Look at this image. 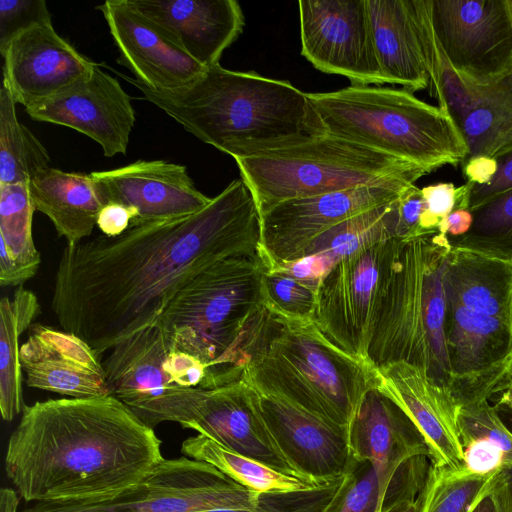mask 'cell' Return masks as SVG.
<instances>
[{
    "mask_svg": "<svg viewBox=\"0 0 512 512\" xmlns=\"http://www.w3.org/2000/svg\"><path fill=\"white\" fill-rule=\"evenodd\" d=\"M261 216L248 186L233 180L196 213L130 226L63 249L52 310L62 329L98 355L158 321L197 274L234 256L260 255Z\"/></svg>",
    "mask_w": 512,
    "mask_h": 512,
    "instance_id": "cell-1",
    "label": "cell"
},
{
    "mask_svg": "<svg viewBox=\"0 0 512 512\" xmlns=\"http://www.w3.org/2000/svg\"><path fill=\"white\" fill-rule=\"evenodd\" d=\"M163 459L154 429L107 395L25 405L4 468L25 501L49 502L122 490Z\"/></svg>",
    "mask_w": 512,
    "mask_h": 512,
    "instance_id": "cell-2",
    "label": "cell"
},
{
    "mask_svg": "<svg viewBox=\"0 0 512 512\" xmlns=\"http://www.w3.org/2000/svg\"><path fill=\"white\" fill-rule=\"evenodd\" d=\"M145 99L195 137L235 158L296 145L325 134L308 93L288 81L220 64L175 90H154L123 76Z\"/></svg>",
    "mask_w": 512,
    "mask_h": 512,
    "instance_id": "cell-3",
    "label": "cell"
},
{
    "mask_svg": "<svg viewBox=\"0 0 512 512\" xmlns=\"http://www.w3.org/2000/svg\"><path fill=\"white\" fill-rule=\"evenodd\" d=\"M242 380L257 392L282 399L349 430L376 368L332 344L313 320L280 316L265 307L249 346Z\"/></svg>",
    "mask_w": 512,
    "mask_h": 512,
    "instance_id": "cell-4",
    "label": "cell"
},
{
    "mask_svg": "<svg viewBox=\"0 0 512 512\" xmlns=\"http://www.w3.org/2000/svg\"><path fill=\"white\" fill-rule=\"evenodd\" d=\"M260 255L234 256L207 267L170 300L158 319L172 351L206 367L201 388L242 379L248 349L264 310Z\"/></svg>",
    "mask_w": 512,
    "mask_h": 512,
    "instance_id": "cell-5",
    "label": "cell"
},
{
    "mask_svg": "<svg viewBox=\"0 0 512 512\" xmlns=\"http://www.w3.org/2000/svg\"><path fill=\"white\" fill-rule=\"evenodd\" d=\"M450 249L440 232L397 240L367 352L374 367L406 362L447 392L444 275Z\"/></svg>",
    "mask_w": 512,
    "mask_h": 512,
    "instance_id": "cell-6",
    "label": "cell"
},
{
    "mask_svg": "<svg viewBox=\"0 0 512 512\" xmlns=\"http://www.w3.org/2000/svg\"><path fill=\"white\" fill-rule=\"evenodd\" d=\"M327 134L425 168L464 163L468 148L446 110L406 89L350 85L308 93Z\"/></svg>",
    "mask_w": 512,
    "mask_h": 512,
    "instance_id": "cell-7",
    "label": "cell"
},
{
    "mask_svg": "<svg viewBox=\"0 0 512 512\" xmlns=\"http://www.w3.org/2000/svg\"><path fill=\"white\" fill-rule=\"evenodd\" d=\"M234 160L260 214L290 199L395 178L418 180L430 173L413 163L327 133L296 145Z\"/></svg>",
    "mask_w": 512,
    "mask_h": 512,
    "instance_id": "cell-8",
    "label": "cell"
},
{
    "mask_svg": "<svg viewBox=\"0 0 512 512\" xmlns=\"http://www.w3.org/2000/svg\"><path fill=\"white\" fill-rule=\"evenodd\" d=\"M259 493L186 456L163 459L138 482L106 495L35 502L22 512H202L254 509Z\"/></svg>",
    "mask_w": 512,
    "mask_h": 512,
    "instance_id": "cell-9",
    "label": "cell"
},
{
    "mask_svg": "<svg viewBox=\"0 0 512 512\" xmlns=\"http://www.w3.org/2000/svg\"><path fill=\"white\" fill-rule=\"evenodd\" d=\"M397 238L339 260L320 280L313 321L339 349L367 359Z\"/></svg>",
    "mask_w": 512,
    "mask_h": 512,
    "instance_id": "cell-10",
    "label": "cell"
},
{
    "mask_svg": "<svg viewBox=\"0 0 512 512\" xmlns=\"http://www.w3.org/2000/svg\"><path fill=\"white\" fill-rule=\"evenodd\" d=\"M434 35L458 75L477 86L512 76L508 0H426Z\"/></svg>",
    "mask_w": 512,
    "mask_h": 512,
    "instance_id": "cell-11",
    "label": "cell"
},
{
    "mask_svg": "<svg viewBox=\"0 0 512 512\" xmlns=\"http://www.w3.org/2000/svg\"><path fill=\"white\" fill-rule=\"evenodd\" d=\"M416 181L395 178L277 203L260 214V256L267 269L300 259L321 233L356 214L397 199Z\"/></svg>",
    "mask_w": 512,
    "mask_h": 512,
    "instance_id": "cell-12",
    "label": "cell"
},
{
    "mask_svg": "<svg viewBox=\"0 0 512 512\" xmlns=\"http://www.w3.org/2000/svg\"><path fill=\"white\" fill-rule=\"evenodd\" d=\"M301 54L316 69L351 85L387 84L379 65L366 0H300Z\"/></svg>",
    "mask_w": 512,
    "mask_h": 512,
    "instance_id": "cell-13",
    "label": "cell"
},
{
    "mask_svg": "<svg viewBox=\"0 0 512 512\" xmlns=\"http://www.w3.org/2000/svg\"><path fill=\"white\" fill-rule=\"evenodd\" d=\"M445 343L457 406L490 400L512 366V326L447 301Z\"/></svg>",
    "mask_w": 512,
    "mask_h": 512,
    "instance_id": "cell-14",
    "label": "cell"
},
{
    "mask_svg": "<svg viewBox=\"0 0 512 512\" xmlns=\"http://www.w3.org/2000/svg\"><path fill=\"white\" fill-rule=\"evenodd\" d=\"M170 351L157 321L115 345L103 363L111 394L152 429L171 421L195 389L171 383L163 369Z\"/></svg>",
    "mask_w": 512,
    "mask_h": 512,
    "instance_id": "cell-15",
    "label": "cell"
},
{
    "mask_svg": "<svg viewBox=\"0 0 512 512\" xmlns=\"http://www.w3.org/2000/svg\"><path fill=\"white\" fill-rule=\"evenodd\" d=\"M0 53L2 81L25 109L85 80L96 66L55 31L51 20L17 33Z\"/></svg>",
    "mask_w": 512,
    "mask_h": 512,
    "instance_id": "cell-16",
    "label": "cell"
},
{
    "mask_svg": "<svg viewBox=\"0 0 512 512\" xmlns=\"http://www.w3.org/2000/svg\"><path fill=\"white\" fill-rule=\"evenodd\" d=\"M178 423L232 452L277 471L296 475L269 433L260 410L258 392L242 379L212 389L200 387Z\"/></svg>",
    "mask_w": 512,
    "mask_h": 512,
    "instance_id": "cell-17",
    "label": "cell"
},
{
    "mask_svg": "<svg viewBox=\"0 0 512 512\" xmlns=\"http://www.w3.org/2000/svg\"><path fill=\"white\" fill-rule=\"evenodd\" d=\"M25 110L36 121L66 126L90 137L106 157L126 154L136 120L129 95L97 65L85 80Z\"/></svg>",
    "mask_w": 512,
    "mask_h": 512,
    "instance_id": "cell-18",
    "label": "cell"
},
{
    "mask_svg": "<svg viewBox=\"0 0 512 512\" xmlns=\"http://www.w3.org/2000/svg\"><path fill=\"white\" fill-rule=\"evenodd\" d=\"M97 9L118 48L119 63L144 86L175 90L190 84L206 70L129 0H109Z\"/></svg>",
    "mask_w": 512,
    "mask_h": 512,
    "instance_id": "cell-19",
    "label": "cell"
},
{
    "mask_svg": "<svg viewBox=\"0 0 512 512\" xmlns=\"http://www.w3.org/2000/svg\"><path fill=\"white\" fill-rule=\"evenodd\" d=\"M258 397L269 433L297 476L319 483L344 476L354 460L347 429L277 397Z\"/></svg>",
    "mask_w": 512,
    "mask_h": 512,
    "instance_id": "cell-20",
    "label": "cell"
},
{
    "mask_svg": "<svg viewBox=\"0 0 512 512\" xmlns=\"http://www.w3.org/2000/svg\"><path fill=\"white\" fill-rule=\"evenodd\" d=\"M90 174L105 204L136 211L130 226L187 216L211 201L196 188L185 166L164 160H138Z\"/></svg>",
    "mask_w": 512,
    "mask_h": 512,
    "instance_id": "cell-21",
    "label": "cell"
},
{
    "mask_svg": "<svg viewBox=\"0 0 512 512\" xmlns=\"http://www.w3.org/2000/svg\"><path fill=\"white\" fill-rule=\"evenodd\" d=\"M20 362L29 387L69 398L112 395L100 355L74 333L32 325Z\"/></svg>",
    "mask_w": 512,
    "mask_h": 512,
    "instance_id": "cell-22",
    "label": "cell"
},
{
    "mask_svg": "<svg viewBox=\"0 0 512 512\" xmlns=\"http://www.w3.org/2000/svg\"><path fill=\"white\" fill-rule=\"evenodd\" d=\"M376 373L377 388L406 413L423 436L431 463L440 468L462 470L458 406L450 394L420 369L403 361L377 367Z\"/></svg>",
    "mask_w": 512,
    "mask_h": 512,
    "instance_id": "cell-23",
    "label": "cell"
},
{
    "mask_svg": "<svg viewBox=\"0 0 512 512\" xmlns=\"http://www.w3.org/2000/svg\"><path fill=\"white\" fill-rule=\"evenodd\" d=\"M205 68L219 60L245 24L235 0H129Z\"/></svg>",
    "mask_w": 512,
    "mask_h": 512,
    "instance_id": "cell-24",
    "label": "cell"
},
{
    "mask_svg": "<svg viewBox=\"0 0 512 512\" xmlns=\"http://www.w3.org/2000/svg\"><path fill=\"white\" fill-rule=\"evenodd\" d=\"M348 438L353 457L373 465L385 499L402 464L416 456L430 459L428 447L417 427L377 387L368 391L363 399L349 427Z\"/></svg>",
    "mask_w": 512,
    "mask_h": 512,
    "instance_id": "cell-25",
    "label": "cell"
},
{
    "mask_svg": "<svg viewBox=\"0 0 512 512\" xmlns=\"http://www.w3.org/2000/svg\"><path fill=\"white\" fill-rule=\"evenodd\" d=\"M375 51L387 84L412 93L429 87V74L411 0H366Z\"/></svg>",
    "mask_w": 512,
    "mask_h": 512,
    "instance_id": "cell-26",
    "label": "cell"
},
{
    "mask_svg": "<svg viewBox=\"0 0 512 512\" xmlns=\"http://www.w3.org/2000/svg\"><path fill=\"white\" fill-rule=\"evenodd\" d=\"M444 287L446 300L512 326V263L451 246Z\"/></svg>",
    "mask_w": 512,
    "mask_h": 512,
    "instance_id": "cell-27",
    "label": "cell"
},
{
    "mask_svg": "<svg viewBox=\"0 0 512 512\" xmlns=\"http://www.w3.org/2000/svg\"><path fill=\"white\" fill-rule=\"evenodd\" d=\"M29 189L35 209L51 220L67 244L92 234L105 205L91 174L49 167L29 181Z\"/></svg>",
    "mask_w": 512,
    "mask_h": 512,
    "instance_id": "cell-28",
    "label": "cell"
},
{
    "mask_svg": "<svg viewBox=\"0 0 512 512\" xmlns=\"http://www.w3.org/2000/svg\"><path fill=\"white\" fill-rule=\"evenodd\" d=\"M29 183L0 184V285L19 286L38 271Z\"/></svg>",
    "mask_w": 512,
    "mask_h": 512,
    "instance_id": "cell-29",
    "label": "cell"
},
{
    "mask_svg": "<svg viewBox=\"0 0 512 512\" xmlns=\"http://www.w3.org/2000/svg\"><path fill=\"white\" fill-rule=\"evenodd\" d=\"M40 310L36 295L24 287L0 302V411L5 421H12L25 406L19 338Z\"/></svg>",
    "mask_w": 512,
    "mask_h": 512,
    "instance_id": "cell-30",
    "label": "cell"
},
{
    "mask_svg": "<svg viewBox=\"0 0 512 512\" xmlns=\"http://www.w3.org/2000/svg\"><path fill=\"white\" fill-rule=\"evenodd\" d=\"M458 129L468 148L466 160L479 155L496 158L512 150V76L479 86Z\"/></svg>",
    "mask_w": 512,
    "mask_h": 512,
    "instance_id": "cell-31",
    "label": "cell"
},
{
    "mask_svg": "<svg viewBox=\"0 0 512 512\" xmlns=\"http://www.w3.org/2000/svg\"><path fill=\"white\" fill-rule=\"evenodd\" d=\"M181 451L186 457L208 463L239 485L258 493L301 490L323 484L272 469L202 434L184 440Z\"/></svg>",
    "mask_w": 512,
    "mask_h": 512,
    "instance_id": "cell-32",
    "label": "cell"
},
{
    "mask_svg": "<svg viewBox=\"0 0 512 512\" xmlns=\"http://www.w3.org/2000/svg\"><path fill=\"white\" fill-rule=\"evenodd\" d=\"M398 198L324 231L308 245L303 257L326 254L338 262L381 242L398 239Z\"/></svg>",
    "mask_w": 512,
    "mask_h": 512,
    "instance_id": "cell-33",
    "label": "cell"
},
{
    "mask_svg": "<svg viewBox=\"0 0 512 512\" xmlns=\"http://www.w3.org/2000/svg\"><path fill=\"white\" fill-rule=\"evenodd\" d=\"M50 156L16 114V101L2 81L0 88V184L29 183L49 168Z\"/></svg>",
    "mask_w": 512,
    "mask_h": 512,
    "instance_id": "cell-34",
    "label": "cell"
},
{
    "mask_svg": "<svg viewBox=\"0 0 512 512\" xmlns=\"http://www.w3.org/2000/svg\"><path fill=\"white\" fill-rule=\"evenodd\" d=\"M412 6L429 74L430 93L458 127L476 99L479 86L463 80L450 64L434 35L426 0H412Z\"/></svg>",
    "mask_w": 512,
    "mask_h": 512,
    "instance_id": "cell-35",
    "label": "cell"
},
{
    "mask_svg": "<svg viewBox=\"0 0 512 512\" xmlns=\"http://www.w3.org/2000/svg\"><path fill=\"white\" fill-rule=\"evenodd\" d=\"M473 224L450 245L512 263V190L471 210Z\"/></svg>",
    "mask_w": 512,
    "mask_h": 512,
    "instance_id": "cell-36",
    "label": "cell"
},
{
    "mask_svg": "<svg viewBox=\"0 0 512 512\" xmlns=\"http://www.w3.org/2000/svg\"><path fill=\"white\" fill-rule=\"evenodd\" d=\"M496 474L473 475L463 470L436 467L431 463L422 490L421 512H471L489 492Z\"/></svg>",
    "mask_w": 512,
    "mask_h": 512,
    "instance_id": "cell-37",
    "label": "cell"
},
{
    "mask_svg": "<svg viewBox=\"0 0 512 512\" xmlns=\"http://www.w3.org/2000/svg\"><path fill=\"white\" fill-rule=\"evenodd\" d=\"M320 282L299 280L277 269H267L262 277L263 305L288 319L313 320Z\"/></svg>",
    "mask_w": 512,
    "mask_h": 512,
    "instance_id": "cell-38",
    "label": "cell"
},
{
    "mask_svg": "<svg viewBox=\"0 0 512 512\" xmlns=\"http://www.w3.org/2000/svg\"><path fill=\"white\" fill-rule=\"evenodd\" d=\"M384 501L385 493L373 465L354 458L321 512H381Z\"/></svg>",
    "mask_w": 512,
    "mask_h": 512,
    "instance_id": "cell-39",
    "label": "cell"
},
{
    "mask_svg": "<svg viewBox=\"0 0 512 512\" xmlns=\"http://www.w3.org/2000/svg\"><path fill=\"white\" fill-rule=\"evenodd\" d=\"M457 425L463 447L476 440L494 442L505 453V466L512 465V433L489 400L459 406Z\"/></svg>",
    "mask_w": 512,
    "mask_h": 512,
    "instance_id": "cell-40",
    "label": "cell"
},
{
    "mask_svg": "<svg viewBox=\"0 0 512 512\" xmlns=\"http://www.w3.org/2000/svg\"><path fill=\"white\" fill-rule=\"evenodd\" d=\"M473 184L455 187L453 183H438L421 189L425 210L421 218V228L426 234L438 232L443 218L456 208H468Z\"/></svg>",
    "mask_w": 512,
    "mask_h": 512,
    "instance_id": "cell-41",
    "label": "cell"
},
{
    "mask_svg": "<svg viewBox=\"0 0 512 512\" xmlns=\"http://www.w3.org/2000/svg\"><path fill=\"white\" fill-rule=\"evenodd\" d=\"M48 20L51 17L44 0H1L0 50L17 33Z\"/></svg>",
    "mask_w": 512,
    "mask_h": 512,
    "instance_id": "cell-42",
    "label": "cell"
},
{
    "mask_svg": "<svg viewBox=\"0 0 512 512\" xmlns=\"http://www.w3.org/2000/svg\"><path fill=\"white\" fill-rule=\"evenodd\" d=\"M502 448L488 440H476L463 447L462 470L473 475H491L505 467Z\"/></svg>",
    "mask_w": 512,
    "mask_h": 512,
    "instance_id": "cell-43",
    "label": "cell"
},
{
    "mask_svg": "<svg viewBox=\"0 0 512 512\" xmlns=\"http://www.w3.org/2000/svg\"><path fill=\"white\" fill-rule=\"evenodd\" d=\"M424 210L421 189L415 184L406 187L398 198V239L406 240L426 235L421 228Z\"/></svg>",
    "mask_w": 512,
    "mask_h": 512,
    "instance_id": "cell-44",
    "label": "cell"
},
{
    "mask_svg": "<svg viewBox=\"0 0 512 512\" xmlns=\"http://www.w3.org/2000/svg\"><path fill=\"white\" fill-rule=\"evenodd\" d=\"M163 369L171 383L181 387H200L206 376L205 365L196 357L181 351H170Z\"/></svg>",
    "mask_w": 512,
    "mask_h": 512,
    "instance_id": "cell-45",
    "label": "cell"
},
{
    "mask_svg": "<svg viewBox=\"0 0 512 512\" xmlns=\"http://www.w3.org/2000/svg\"><path fill=\"white\" fill-rule=\"evenodd\" d=\"M497 171L485 185L473 186L469 209L473 210L491 199L512 190V150L496 157Z\"/></svg>",
    "mask_w": 512,
    "mask_h": 512,
    "instance_id": "cell-46",
    "label": "cell"
},
{
    "mask_svg": "<svg viewBox=\"0 0 512 512\" xmlns=\"http://www.w3.org/2000/svg\"><path fill=\"white\" fill-rule=\"evenodd\" d=\"M336 263V260L326 254H314L273 268L280 269L299 280L320 282Z\"/></svg>",
    "mask_w": 512,
    "mask_h": 512,
    "instance_id": "cell-47",
    "label": "cell"
},
{
    "mask_svg": "<svg viewBox=\"0 0 512 512\" xmlns=\"http://www.w3.org/2000/svg\"><path fill=\"white\" fill-rule=\"evenodd\" d=\"M137 213L132 208L119 203H107L100 210L96 225L103 235L118 237L123 234L136 219Z\"/></svg>",
    "mask_w": 512,
    "mask_h": 512,
    "instance_id": "cell-48",
    "label": "cell"
},
{
    "mask_svg": "<svg viewBox=\"0 0 512 512\" xmlns=\"http://www.w3.org/2000/svg\"><path fill=\"white\" fill-rule=\"evenodd\" d=\"M463 164V173L467 182L472 183L474 186L487 184L497 171L496 158L489 156H473L468 158Z\"/></svg>",
    "mask_w": 512,
    "mask_h": 512,
    "instance_id": "cell-49",
    "label": "cell"
},
{
    "mask_svg": "<svg viewBox=\"0 0 512 512\" xmlns=\"http://www.w3.org/2000/svg\"><path fill=\"white\" fill-rule=\"evenodd\" d=\"M490 495L499 512H512V465L503 467L494 476Z\"/></svg>",
    "mask_w": 512,
    "mask_h": 512,
    "instance_id": "cell-50",
    "label": "cell"
},
{
    "mask_svg": "<svg viewBox=\"0 0 512 512\" xmlns=\"http://www.w3.org/2000/svg\"><path fill=\"white\" fill-rule=\"evenodd\" d=\"M473 224V214L468 208H456L439 224L438 232L448 239L458 238L465 235Z\"/></svg>",
    "mask_w": 512,
    "mask_h": 512,
    "instance_id": "cell-51",
    "label": "cell"
},
{
    "mask_svg": "<svg viewBox=\"0 0 512 512\" xmlns=\"http://www.w3.org/2000/svg\"><path fill=\"white\" fill-rule=\"evenodd\" d=\"M489 401L512 433V366L499 389Z\"/></svg>",
    "mask_w": 512,
    "mask_h": 512,
    "instance_id": "cell-52",
    "label": "cell"
},
{
    "mask_svg": "<svg viewBox=\"0 0 512 512\" xmlns=\"http://www.w3.org/2000/svg\"><path fill=\"white\" fill-rule=\"evenodd\" d=\"M422 490L416 498L400 501L382 512H421L423 503Z\"/></svg>",
    "mask_w": 512,
    "mask_h": 512,
    "instance_id": "cell-53",
    "label": "cell"
},
{
    "mask_svg": "<svg viewBox=\"0 0 512 512\" xmlns=\"http://www.w3.org/2000/svg\"><path fill=\"white\" fill-rule=\"evenodd\" d=\"M19 497L15 489L1 488L0 490V512H17Z\"/></svg>",
    "mask_w": 512,
    "mask_h": 512,
    "instance_id": "cell-54",
    "label": "cell"
},
{
    "mask_svg": "<svg viewBox=\"0 0 512 512\" xmlns=\"http://www.w3.org/2000/svg\"><path fill=\"white\" fill-rule=\"evenodd\" d=\"M471 512H499L490 490L474 506Z\"/></svg>",
    "mask_w": 512,
    "mask_h": 512,
    "instance_id": "cell-55",
    "label": "cell"
},
{
    "mask_svg": "<svg viewBox=\"0 0 512 512\" xmlns=\"http://www.w3.org/2000/svg\"><path fill=\"white\" fill-rule=\"evenodd\" d=\"M202 512H272L264 507L257 505L254 509H214Z\"/></svg>",
    "mask_w": 512,
    "mask_h": 512,
    "instance_id": "cell-56",
    "label": "cell"
},
{
    "mask_svg": "<svg viewBox=\"0 0 512 512\" xmlns=\"http://www.w3.org/2000/svg\"><path fill=\"white\" fill-rule=\"evenodd\" d=\"M508 4H509V8H510V11H511V14H512V0H508Z\"/></svg>",
    "mask_w": 512,
    "mask_h": 512,
    "instance_id": "cell-57",
    "label": "cell"
},
{
    "mask_svg": "<svg viewBox=\"0 0 512 512\" xmlns=\"http://www.w3.org/2000/svg\"><path fill=\"white\" fill-rule=\"evenodd\" d=\"M511 317H512V306H511Z\"/></svg>",
    "mask_w": 512,
    "mask_h": 512,
    "instance_id": "cell-58",
    "label": "cell"
}]
</instances>
